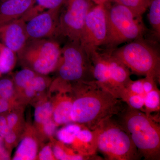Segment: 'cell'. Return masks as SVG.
<instances>
[{"instance_id": "cell-4", "label": "cell", "mask_w": 160, "mask_h": 160, "mask_svg": "<svg viewBox=\"0 0 160 160\" xmlns=\"http://www.w3.org/2000/svg\"><path fill=\"white\" fill-rule=\"evenodd\" d=\"M106 4L107 34L103 47L113 50L121 44L143 37L146 31L142 17L126 6L113 3Z\"/></svg>"}, {"instance_id": "cell-29", "label": "cell", "mask_w": 160, "mask_h": 160, "mask_svg": "<svg viewBox=\"0 0 160 160\" xmlns=\"http://www.w3.org/2000/svg\"><path fill=\"white\" fill-rule=\"evenodd\" d=\"M20 105H23L8 100L0 99V116L6 115L12 109Z\"/></svg>"}, {"instance_id": "cell-26", "label": "cell", "mask_w": 160, "mask_h": 160, "mask_svg": "<svg viewBox=\"0 0 160 160\" xmlns=\"http://www.w3.org/2000/svg\"><path fill=\"white\" fill-rule=\"evenodd\" d=\"M124 102L132 109L144 112V97L138 94H130L127 97Z\"/></svg>"}, {"instance_id": "cell-22", "label": "cell", "mask_w": 160, "mask_h": 160, "mask_svg": "<svg viewBox=\"0 0 160 160\" xmlns=\"http://www.w3.org/2000/svg\"><path fill=\"white\" fill-rule=\"evenodd\" d=\"M82 125L77 123H70L58 130L57 137L59 141L66 145H71L77 134L82 129Z\"/></svg>"}, {"instance_id": "cell-6", "label": "cell", "mask_w": 160, "mask_h": 160, "mask_svg": "<svg viewBox=\"0 0 160 160\" xmlns=\"http://www.w3.org/2000/svg\"><path fill=\"white\" fill-rule=\"evenodd\" d=\"M94 82L103 89L121 99L131 80V72L112 54L99 49L89 53Z\"/></svg>"}, {"instance_id": "cell-2", "label": "cell", "mask_w": 160, "mask_h": 160, "mask_svg": "<svg viewBox=\"0 0 160 160\" xmlns=\"http://www.w3.org/2000/svg\"><path fill=\"white\" fill-rule=\"evenodd\" d=\"M119 122L129 133L140 156L146 160L160 159V127L151 115L130 108L120 113Z\"/></svg>"}, {"instance_id": "cell-3", "label": "cell", "mask_w": 160, "mask_h": 160, "mask_svg": "<svg viewBox=\"0 0 160 160\" xmlns=\"http://www.w3.org/2000/svg\"><path fill=\"white\" fill-rule=\"evenodd\" d=\"M97 151L108 160H135L141 158L129 133L112 117L103 121L93 130Z\"/></svg>"}, {"instance_id": "cell-15", "label": "cell", "mask_w": 160, "mask_h": 160, "mask_svg": "<svg viewBox=\"0 0 160 160\" xmlns=\"http://www.w3.org/2000/svg\"><path fill=\"white\" fill-rule=\"evenodd\" d=\"M34 3L35 0H5L0 5V26L22 18Z\"/></svg>"}, {"instance_id": "cell-9", "label": "cell", "mask_w": 160, "mask_h": 160, "mask_svg": "<svg viewBox=\"0 0 160 160\" xmlns=\"http://www.w3.org/2000/svg\"><path fill=\"white\" fill-rule=\"evenodd\" d=\"M65 4L66 8L60 13L57 37L80 42L86 16L95 4L91 0H66Z\"/></svg>"}, {"instance_id": "cell-7", "label": "cell", "mask_w": 160, "mask_h": 160, "mask_svg": "<svg viewBox=\"0 0 160 160\" xmlns=\"http://www.w3.org/2000/svg\"><path fill=\"white\" fill-rule=\"evenodd\" d=\"M62 53L59 43L54 39H29L17 53L23 68L48 75L56 71Z\"/></svg>"}, {"instance_id": "cell-21", "label": "cell", "mask_w": 160, "mask_h": 160, "mask_svg": "<svg viewBox=\"0 0 160 160\" xmlns=\"http://www.w3.org/2000/svg\"><path fill=\"white\" fill-rule=\"evenodd\" d=\"M0 99L20 103L18 99L12 77L0 78Z\"/></svg>"}, {"instance_id": "cell-23", "label": "cell", "mask_w": 160, "mask_h": 160, "mask_svg": "<svg viewBox=\"0 0 160 160\" xmlns=\"http://www.w3.org/2000/svg\"><path fill=\"white\" fill-rule=\"evenodd\" d=\"M160 92L156 86L144 97V112L150 115L152 112L159 111Z\"/></svg>"}, {"instance_id": "cell-10", "label": "cell", "mask_w": 160, "mask_h": 160, "mask_svg": "<svg viewBox=\"0 0 160 160\" xmlns=\"http://www.w3.org/2000/svg\"><path fill=\"white\" fill-rule=\"evenodd\" d=\"M107 34L106 5H94L86 16L80 44L89 55L104 46Z\"/></svg>"}, {"instance_id": "cell-5", "label": "cell", "mask_w": 160, "mask_h": 160, "mask_svg": "<svg viewBox=\"0 0 160 160\" xmlns=\"http://www.w3.org/2000/svg\"><path fill=\"white\" fill-rule=\"evenodd\" d=\"M131 72L160 79V57L157 49L143 37L110 50Z\"/></svg>"}, {"instance_id": "cell-14", "label": "cell", "mask_w": 160, "mask_h": 160, "mask_svg": "<svg viewBox=\"0 0 160 160\" xmlns=\"http://www.w3.org/2000/svg\"><path fill=\"white\" fill-rule=\"evenodd\" d=\"M71 89L56 90L57 94L51 99L53 106L52 118L58 126L72 122L71 112L73 97Z\"/></svg>"}, {"instance_id": "cell-30", "label": "cell", "mask_w": 160, "mask_h": 160, "mask_svg": "<svg viewBox=\"0 0 160 160\" xmlns=\"http://www.w3.org/2000/svg\"><path fill=\"white\" fill-rule=\"evenodd\" d=\"M10 130L7 124L6 115L0 116V137L3 138Z\"/></svg>"}, {"instance_id": "cell-28", "label": "cell", "mask_w": 160, "mask_h": 160, "mask_svg": "<svg viewBox=\"0 0 160 160\" xmlns=\"http://www.w3.org/2000/svg\"><path fill=\"white\" fill-rule=\"evenodd\" d=\"M37 159L39 160H56L51 144L43 146L38 152Z\"/></svg>"}, {"instance_id": "cell-27", "label": "cell", "mask_w": 160, "mask_h": 160, "mask_svg": "<svg viewBox=\"0 0 160 160\" xmlns=\"http://www.w3.org/2000/svg\"><path fill=\"white\" fill-rule=\"evenodd\" d=\"M20 138V137L17 133L11 129L3 138L5 147L10 153L12 148L18 144Z\"/></svg>"}, {"instance_id": "cell-33", "label": "cell", "mask_w": 160, "mask_h": 160, "mask_svg": "<svg viewBox=\"0 0 160 160\" xmlns=\"http://www.w3.org/2000/svg\"><path fill=\"white\" fill-rule=\"evenodd\" d=\"M2 74H1V72H0V78H1V77H2Z\"/></svg>"}, {"instance_id": "cell-17", "label": "cell", "mask_w": 160, "mask_h": 160, "mask_svg": "<svg viewBox=\"0 0 160 160\" xmlns=\"http://www.w3.org/2000/svg\"><path fill=\"white\" fill-rule=\"evenodd\" d=\"M52 147L56 160H96L94 157L86 156L80 154L72 148H68L66 144L50 138Z\"/></svg>"}, {"instance_id": "cell-1", "label": "cell", "mask_w": 160, "mask_h": 160, "mask_svg": "<svg viewBox=\"0 0 160 160\" xmlns=\"http://www.w3.org/2000/svg\"><path fill=\"white\" fill-rule=\"evenodd\" d=\"M73 97L72 122L94 130L103 121L123 111L122 100L100 87L94 81L71 85Z\"/></svg>"}, {"instance_id": "cell-13", "label": "cell", "mask_w": 160, "mask_h": 160, "mask_svg": "<svg viewBox=\"0 0 160 160\" xmlns=\"http://www.w3.org/2000/svg\"><path fill=\"white\" fill-rule=\"evenodd\" d=\"M20 138L12 160H36L40 140L34 126L26 124Z\"/></svg>"}, {"instance_id": "cell-11", "label": "cell", "mask_w": 160, "mask_h": 160, "mask_svg": "<svg viewBox=\"0 0 160 160\" xmlns=\"http://www.w3.org/2000/svg\"><path fill=\"white\" fill-rule=\"evenodd\" d=\"M61 9H49L26 22L29 39H53L57 37Z\"/></svg>"}, {"instance_id": "cell-16", "label": "cell", "mask_w": 160, "mask_h": 160, "mask_svg": "<svg viewBox=\"0 0 160 160\" xmlns=\"http://www.w3.org/2000/svg\"><path fill=\"white\" fill-rule=\"evenodd\" d=\"M44 94L32 102H35L34 127L36 130L39 129L44 123L52 118V101Z\"/></svg>"}, {"instance_id": "cell-20", "label": "cell", "mask_w": 160, "mask_h": 160, "mask_svg": "<svg viewBox=\"0 0 160 160\" xmlns=\"http://www.w3.org/2000/svg\"><path fill=\"white\" fill-rule=\"evenodd\" d=\"M18 61L17 53L0 42V72L6 74L11 72Z\"/></svg>"}, {"instance_id": "cell-8", "label": "cell", "mask_w": 160, "mask_h": 160, "mask_svg": "<svg viewBox=\"0 0 160 160\" xmlns=\"http://www.w3.org/2000/svg\"><path fill=\"white\" fill-rule=\"evenodd\" d=\"M59 79L69 84L94 81L89 55L79 42H67L56 69Z\"/></svg>"}, {"instance_id": "cell-31", "label": "cell", "mask_w": 160, "mask_h": 160, "mask_svg": "<svg viewBox=\"0 0 160 160\" xmlns=\"http://www.w3.org/2000/svg\"><path fill=\"white\" fill-rule=\"evenodd\" d=\"M11 153L7 149L4 144V140L0 137V160L11 159Z\"/></svg>"}, {"instance_id": "cell-32", "label": "cell", "mask_w": 160, "mask_h": 160, "mask_svg": "<svg viewBox=\"0 0 160 160\" xmlns=\"http://www.w3.org/2000/svg\"><path fill=\"white\" fill-rule=\"evenodd\" d=\"M91 1L95 5H101V4L105 5L109 2L110 0H91Z\"/></svg>"}, {"instance_id": "cell-19", "label": "cell", "mask_w": 160, "mask_h": 160, "mask_svg": "<svg viewBox=\"0 0 160 160\" xmlns=\"http://www.w3.org/2000/svg\"><path fill=\"white\" fill-rule=\"evenodd\" d=\"M24 105L15 107L6 115V121L9 129L14 131L21 137L26 126L23 118Z\"/></svg>"}, {"instance_id": "cell-18", "label": "cell", "mask_w": 160, "mask_h": 160, "mask_svg": "<svg viewBox=\"0 0 160 160\" xmlns=\"http://www.w3.org/2000/svg\"><path fill=\"white\" fill-rule=\"evenodd\" d=\"M66 0H35L32 8L22 17L26 22L45 10L61 9Z\"/></svg>"}, {"instance_id": "cell-25", "label": "cell", "mask_w": 160, "mask_h": 160, "mask_svg": "<svg viewBox=\"0 0 160 160\" xmlns=\"http://www.w3.org/2000/svg\"><path fill=\"white\" fill-rule=\"evenodd\" d=\"M151 0H110L129 8L138 16L142 17L149 8Z\"/></svg>"}, {"instance_id": "cell-24", "label": "cell", "mask_w": 160, "mask_h": 160, "mask_svg": "<svg viewBox=\"0 0 160 160\" xmlns=\"http://www.w3.org/2000/svg\"><path fill=\"white\" fill-rule=\"evenodd\" d=\"M149 22L155 35L160 36V0H151L149 6Z\"/></svg>"}, {"instance_id": "cell-12", "label": "cell", "mask_w": 160, "mask_h": 160, "mask_svg": "<svg viewBox=\"0 0 160 160\" xmlns=\"http://www.w3.org/2000/svg\"><path fill=\"white\" fill-rule=\"evenodd\" d=\"M26 22L22 18L0 26V42L17 53L29 40Z\"/></svg>"}]
</instances>
